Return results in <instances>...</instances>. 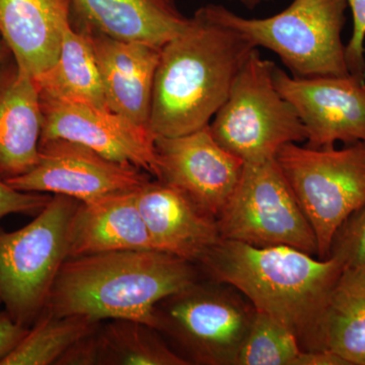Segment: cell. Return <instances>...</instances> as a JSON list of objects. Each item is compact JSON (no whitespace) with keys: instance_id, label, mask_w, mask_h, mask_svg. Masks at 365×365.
I'll use <instances>...</instances> for the list:
<instances>
[{"instance_id":"11","label":"cell","mask_w":365,"mask_h":365,"mask_svg":"<svg viewBox=\"0 0 365 365\" xmlns=\"http://www.w3.org/2000/svg\"><path fill=\"white\" fill-rule=\"evenodd\" d=\"M40 95V93H39ZM41 141L66 139L88 146L115 162L160 178L155 136L148 127L97 106L66 102L40 95Z\"/></svg>"},{"instance_id":"7","label":"cell","mask_w":365,"mask_h":365,"mask_svg":"<svg viewBox=\"0 0 365 365\" xmlns=\"http://www.w3.org/2000/svg\"><path fill=\"white\" fill-rule=\"evenodd\" d=\"M275 162L313 228L317 257L329 258L338 230L365 205V143L341 150L288 143Z\"/></svg>"},{"instance_id":"12","label":"cell","mask_w":365,"mask_h":365,"mask_svg":"<svg viewBox=\"0 0 365 365\" xmlns=\"http://www.w3.org/2000/svg\"><path fill=\"white\" fill-rule=\"evenodd\" d=\"M274 83L297 110L309 148L365 143V81L353 76L295 78L276 67Z\"/></svg>"},{"instance_id":"21","label":"cell","mask_w":365,"mask_h":365,"mask_svg":"<svg viewBox=\"0 0 365 365\" xmlns=\"http://www.w3.org/2000/svg\"><path fill=\"white\" fill-rule=\"evenodd\" d=\"M34 79L40 95L108 108L93 41L86 26L76 30L69 25L54 66Z\"/></svg>"},{"instance_id":"20","label":"cell","mask_w":365,"mask_h":365,"mask_svg":"<svg viewBox=\"0 0 365 365\" xmlns=\"http://www.w3.org/2000/svg\"><path fill=\"white\" fill-rule=\"evenodd\" d=\"M314 350H329L348 365H365V269L344 267L327 294Z\"/></svg>"},{"instance_id":"10","label":"cell","mask_w":365,"mask_h":365,"mask_svg":"<svg viewBox=\"0 0 365 365\" xmlns=\"http://www.w3.org/2000/svg\"><path fill=\"white\" fill-rule=\"evenodd\" d=\"M133 165L115 162L83 144L50 139L41 141L37 165L23 176L6 181L23 192L63 195L91 202L133 191L150 179Z\"/></svg>"},{"instance_id":"6","label":"cell","mask_w":365,"mask_h":365,"mask_svg":"<svg viewBox=\"0 0 365 365\" xmlns=\"http://www.w3.org/2000/svg\"><path fill=\"white\" fill-rule=\"evenodd\" d=\"M275 68L254 49L208 125L217 143L245 163L269 162L285 144L307 138L297 110L276 88Z\"/></svg>"},{"instance_id":"17","label":"cell","mask_w":365,"mask_h":365,"mask_svg":"<svg viewBox=\"0 0 365 365\" xmlns=\"http://www.w3.org/2000/svg\"><path fill=\"white\" fill-rule=\"evenodd\" d=\"M71 11V0H0V36L34 78L58 58Z\"/></svg>"},{"instance_id":"15","label":"cell","mask_w":365,"mask_h":365,"mask_svg":"<svg viewBox=\"0 0 365 365\" xmlns=\"http://www.w3.org/2000/svg\"><path fill=\"white\" fill-rule=\"evenodd\" d=\"M86 26L93 41L108 108L150 128L160 47L115 39Z\"/></svg>"},{"instance_id":"27","label":"cell","mask_w":365,"mask_h":365,"mask_svg":"<svg viewBox=\"0 0 365 365\" xmlns=\"http://www.w3.org/2000/svg\"><path fill=\"white\" fill-rule=\"evenodd\" d=\"M51 197L49 194L19 191L0 179V220L11 215H37Z\"/></svg>"},{"instance_id":"31","label":"cell","mask_w":365,"mask_h":365,"mask_svg":"<svg viewBox=\"0 0 365 365\" xmlns=\"http://www.w3.org/2000/svg\"><path fill=\"white\" fill-rule=\"evenodd\" d=\"M230 1L239 2L242 6L248 9H255L256 7L265 4V2L270 1V0H230Z\"/></svg>"},{"instance_id":"18","label":"cell","mask_w":365,"mask_h":365,"mask_svg":"<svg viewBox=\"0 0 365 365\" xmlns=\"http://www.w3.org/2000/svg\"><path fill=\"white\" fill-rule=\"evenodd\" d=\"M135 191L79 202L69 227L68 259L110 252L155 250L137 206Z\"/></svg>"},{"instance_id":"8","label":"cell","mask_w":365,"mask_h":365,"mask_svg":"<svg viewBox=\"0 0 365 365\" xmlns=\"http://www.w3.org/2000/svg\"><path fill=\"white\" fill-rule=\"evenodd\" d=\"M241 295L230 285L196 281L158 304L155 329L190 364L235 365L256 313Z\"/></svg>"},{"instance_id":"3","label":"cell","mask_w":365,"mask_h":365,"mask_svg":"<svg viewBox=\"0 0 365 365\" xmlns=\"http://www.w3.org/2000/svg\"><path fill=\"white\" fill-rule=\"evenodd\" d=\"M215 282L230 285L256 311L277 319L314 350L317 327L329 290L344 268L288 246L256 247L220 240L199 263Z\"/></svg>"},{"instance_id":"5","label":"cell","mask_w":365,"mask_h":365,"mask_svg":"<svg viewBox=\"0 0 365 365\" xmlns=\"http://www.w3.org/2000/svg\"><path fill=\"white\" fill-rule=\"evenodd\" d=\"M78 204L71 197L53 195L26 227L13 232L0 227V300L26 328L45 311L68 259L69 227Z\"/></svg>"},{"instance_id":"32","label":"cell","mask_w":365,"mask_h":365,"mask_svg":"<svg viewBox=\"0 0 365 365\" xmlns=\"http://www.w3.org/2000/svg\"><path fill=\"white\" fill-rule=\"evenodd\" d=\"M11 56V53L9 51V48L4 43V41L2 40L1 36H0V66L6 61L9 57Z\"/></svg>"},{"instance_id":"33","label":"cell","mask_w":365,"mask_h":365,"mask_svg":"<svg viewBox=\"0 0 365 365\" xmlns=\"http://www.w3.org/2000/svg\"><path fill=\"white\" fill-rule=\"evenodd\" d=\"M1 304H1V300H0V306H1Z\"/></svg>"},{"instance_id":"1","label":"cell","mask_w":365,"mask_h":365,"mask_svg":"<svg viewBox=\"0 0 365 365\" xmlns=\"http://www.w3.org/2000/svg\"><path fill=\"white\" fill-rule=\"evenodd\" d=\"M254 49L207 6L197 9L181 32L160 48L150 131L155 137H174L208 126Z\"/></svg>"},{"instance_id":"26","label":"cell","mask_w":365,"mask_h":365,"mask_svg":"<svg viewBox=\"0 0 365 365\" xmlns=\"http://www.w3.org/2000/svg\"><path fill=\"white\" fill-rule=\"evenodd\" d=\"M351 9L353 31L345 46V58L350 74L365 81V0H346Z\"/></svg>"},{"instance_id":"29","label":"cell","mask_w":365,"mask_h":365,"mask_svg":"<svg viewBox=\"0 0 365 365\" xmlns=\"http://www.w3.org/2000/svg\"><path fill=\"white\" fill-rule=\"evenodd\" d=\"M29 329L16 323L6 309L0 311V364L20 344Z\"/></svg>"},{"instance_id":"24","label":"cell","mask_w":365,"mask_h":365,"mask_svg":"<svg viewBox=\"0 0 365 365\" xmlns=\"http://www.w3.org/2000/svg\"><path fill=\"white\" fill-rule=\"evenodd\" d=\"M302 351L299 339L287 327L256 311L235 365H295Z\"/></svg>"},{"instance_id":"16","label":"cell","mask_w":365,"mask_h":365,"mask_svg":"<svg viewBox=\"0 0 365 365\" xmlns=\"http://www.w3.org/2000/svg\"><path fill=\"white\" fill-rule=\"evenodd\" d=\"M42 111L35 79L13 56L0 66V179L23 176L40 157Z\"/></svg>"},{"instance_id":"13","label":"cell","mask_w":365,"mask_h":365,"mask_svg":"<svg viewBox=\"0 0 365 365\" xmlns=\"http://www.w3.org/2000/svg\"><path fill=\"white\" fill-rule=\"evenodd\" d=\"M160 178L217 220L241 179L245 163L225 150L206 126L192 133L155 137Z\"/></svg>"},{"instance_id":"4","label":"cell","mask_w":365,"mask_h":365,"mask_svg":"<svg viewBox=\"0 0 365 365\" xmlns=\"http://www.w3.org/2000/svg\"><path fill=\"white\" fill-rule=\"evenodd\" d=\"M207 6L254 48L277 54L295 78L351 76L342 42L346 0H294L281 13L264 19L242 18L218 4Z\"/></svg>"},{"instance_id":"23","label":"cell","mask_w":365,"mask_h":365,"mask_svg":"<svg viewBox=\"0 0 365 365\" xmlns=\"http://www.w3.org/2000/svg\"><path fill=\"white\" fill-rule=\"evenodd\" d=\"M98 325L81 317H58L44 311L0 365H56L72 344Z\"/></svg>"},{"instance_id":"9","label":"cell","mask_w":365,"mask_h":365,"mask_svg":"<svg viewBox=\"0 0 365 365\" xmlns=\"http://www.w3.org/2000/svg\"><path fill=\"white\" fill-rule=\"evenodd\" d=\"M216 220L223 240L318 254L313 228L275 158L245 163L241 179Z\"/></svg>"},{"instance_id":"19","label":"cell","mask_w":365,"mask_h":365,"mask_svg":"<svg viewBox=\"0 0 365 365\" xmlns=\"http://www.w3.org/2000/svg\"><path fill=\"white\" fill-rule=\"evenodd\" d=\"M83 25L115 39L162 48L188 23L176 0H71Z\"/></svg>"},{"instance_id":"2","label":"cell","mask_w":365,"mask_h":365,"mask_svg":"<svg viewBox=\"0 0 365 365\" xmlns=\"http://www.w3.org/2000/svg\"><path fill=\"white\" fill-rule=\"evenodd\" d=\"M196 281L194 264L165 252L86 255L64 262L45 311L93 323L130 319L155 329L158 304Z\"/></svg>"},{"instance_id":"28","label":"cell","mask_w":365,"mask_h":365,"mask_svg":"<svg viewBox=\"0 0 365 365\" xmlns=\"http://www.w3.org/2000/svg\"><path fill=\"white\" fill-rule=\"evenodd\" d=\"M98 328L100 325L72 344L60 357L56 365H101Z\"/></svg>"},{"instance_id":"14","label":"cell","mask_w":365,"mask_h":365,"mask_svg":"<svg viewBox=\"0 0 365 365\" xmlns=\"http://www.w3.org/2000/svg\"><path fill=\"white\" fill-rule=\"evenodd\" d=\"M135 198L157 251L199 264L222 240L217 220L162 180L144 182Z\"/></svg>"},{"instance_id":"25","label":"cell","mask_w":365,"mask_h":365,"mask_svg":"<svg viewBox=\"0 0 365 365\" xmlns=\"http://www.w3.org/2000/svg\"><path fill=\"white\" fill-rule=\"evenodd\" d=\"M330 256L339 259L344 267L365 269V205L338 230Z\"/></svg>"},{"instance_id":"22","label":"cell","mask_w":365,"mask_h":365,"mask_svg":"<svg viewBox=\"0 0 365 365\" xmlns=\"http://www.w3.org/2000/svg\"><path fill=\"white\" fill-rule=\"evenodd\" d=\"M101 365H189L160 337L140 322L113 319L98 328Z\"/></svg>"},{"instance_id":"30","label":"cell","mask_w":365,"mask_h":365,"mask_svg":"<svg viewBox=\"0 0 365 365\" xmlns=\"http://www.w3.org/2000/svg\"><path fill=\"white\" fill-rule=\"evenodd\" d=\"M295 365H348L342 357L329 350H302Z\"/></svg>"}]
</instances>
